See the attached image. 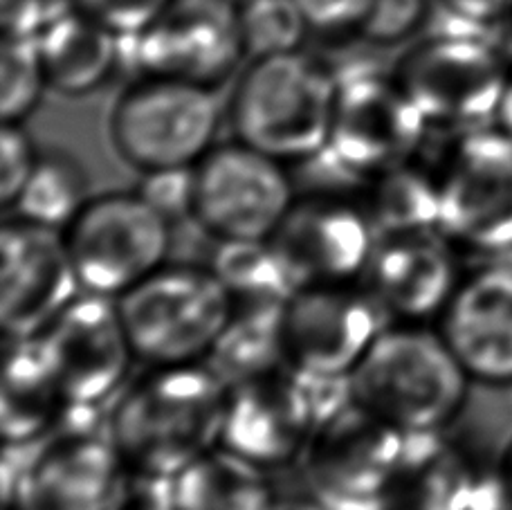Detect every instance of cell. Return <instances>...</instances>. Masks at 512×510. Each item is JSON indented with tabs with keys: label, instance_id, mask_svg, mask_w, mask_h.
Listing matches in <instances>:
<instances>
[{
	"label": "cell",
	"instance_id": "6da1fadb",
	"mask_svg": "<svg viewBox=\"0 0 512 510\" xmlns=\"http://www.w3.org/2000/svg\"><path fill=\"white\" fill-rule=\"evenodd\" d=\"M227 382L209 367H144L106 407V425L137 479L169 481L221 445Z\"/></svg>",
	"mask_w": 512,
	"mask_h": 510
},
{
	"label": "cell",
	"instance_id": "7a4b0ae2",
	"mask_svg": "<svg viewBox=\"0 0 512 510\" xmlns=\"http://www.w3.org/2000/svg\"><path fill=\"white\" fill-rule=\"evenodd\" d=\"M472 387L436 324L389 322L349 378L355 403L405 436L450 432Z\"/></svg>",
	"mask_w": 512,
	"mask_h": 510
},
{
	"label": "cell",
	"instance_id": "3957f363",
	"mask_svg": "<svg viewBox=\"0 0 512 510\" xmlns=\"http://www.w3.org/2000/svg\"><path fill=\"white\" fill-rule=\"evenodd\" d=\"M335 99L337 72L295 50L252 59L225 115L236 140L288 167H306L331 142Z\"/></svg>",
	"mask_w": 512,
	"mask_h": 510
},
{
	"label": "cell",
	"instance_id": "277c9868",
	"mask_svg": "<svg viewBox=\"0 0 512 510\" xmlns=\"http://www.w3.org/2000/svg\"><path fill=\"white\" fill-rule=\"evenodd\" d=\"M115 302L142 367L207 362L234 315L223 279L196 261H167Z\"/></svg>",
	"mask_w": 512,
	"mask_h": 510
},
{
	"label": "cell",
	"instance_id": "5b68a950",
	"mask_svg": "<svg viewBox=\"0 0 512 510\" xmlns=\"http://www.w3.org/2000/svg\"><path fill=\"white\" fill-rule=\"evenodd\" d=\"M225 117L216 88L142 75L117 95L108 140L140 176L194 169L218 144Z\"/></svg>",
	"mask_w": 512,
	"mask_h": 510
},
{
	"label": "cell",
	"instance_id": "8992f818",
	"mask_svg": "<svg viewBox=\"0 0 512 510\" xmlns=\"http://www.w3.org/2000/svg\"><path fill=\"white\" fill-rule=\"evenodd\" d=\"M137 484L106 409L70 407L57 430L25 448L16 510H126Z\"/></svg>",
	"mask_w": 512,
	"mask_h": 510
},
{
	"label": "cell",
	"instance_id": "52a82bcc",
	"mask_svg": "<svg viewBox=\"0 0 512 510\" xmlns=\"http://www.w3.org/2000/svg\"><path fill=\"white\" fill-rule=\"evenodd\" d=\"M512 68L479 30H438L398 61L393 77L432 135L492 126Z\"/></svg>",
	"mask_w": 512,
	"mask_h": 510
},
{
	"label": "cell",
	"instance_id": "ba28073f",
	"mask_svg": "<svg viewBox=\"0 0 512 510\" xmlns=\"http://www.w3.org/2000/svg\"><path fill=\"white\" fill-rule=\"evenodd\" d=\"M438 230L474 259H512V138L499 126L441 135Z\"/></svg>",
	"mask_w": 512,
	"mask_h": 510
},
{
	"label": "cell",
	"instance_id": "9c48e42d",
	"mask_svg": "<svg viewBox=\"0 0 512 510\" xmlns=\"http://www.w3.org/2000/svg\"><path fill=\"white\" fill-rule=\"evenodd\" d=\"M349 398V382L313 380L279 364L227 385L221 445L270 472L295 466L322 418Z\"/></svg>",
	"mask_w": 512,
	"mask_h": 510
},
{
	"label": "cell",
	"instance_id": "30bf717a",
	"mask_svg": "<svg viewBox=\"0 0 512 510\" xmlns=\"http://www.w3.org/2000/svg\"><path fill=\"white\" fill-rule=\"evenodd\" d=\"M173 230L176 223L135 187L93 194L63 239L84 293L120 299L171 261Z\"/></svg>",
	"mask_w": 512,
	"mask_h": 510
},
{
	"label": "cell",
	"instance_id": "8fae6325",
	"mask_svg": "<svg viewBox=\"0 0 512 510\" xmlns=\"http://www.w3.org/2000/svg\"><path fill=\"white\" fill-rule=\"evenodd\" d=\"M292 167L232 138L191 171V221L214 243L270 241L299 196Z\"/></svg>",
	"mask_w": 512,
	"mask_h": 510
},
{
	"label": "cell",
	"instance_id": "7c38bea8",
	"mask_svg": "<svg viewBox=\"0 0 512 510\" xmlns=\"http://www.w3.org/2000/svg\"><path fill=\"white\" fill-rule=\"evenodd\" d=\"M432 131L393 75L337 72L331 142L324 158L353 185L416 158Z\"/></svg>",
	"mask_w": 512,
	"mask_h": 510
},
{
	"label": "cell",
	"instance_id": "4fadbf2b",
	"mask_svg": "<svg viewBox=\"0 0 512 510\" xmlns=\"http://www.w3.org/2000/svg\"><path fill=\"white\" fill-rule=\"evenodd\" d=\"M407 436L353 398L322 418L301 457L306 488L331 510H387Z\"/></svg>",
	"mask_w": 512,
	"mask_h": 510
},
{
	"label": "cell",
	"instance_id": "5bb4252c",
	"mask_svg": "<svg viewBox=\"0 0 512 510\" xmlns=\"http://www.w3.org/2000/svg\"><path fill=\"white\" fill-rule=\"evenodd\" d=\"M387 324L362 281L299 286L281 306L283 364L313 380L349 382Z\"/></svg>",
	"mask_w": 512,
	"mask_h": 510
},
{
	"label": "cell",
	"instance_id": "9a60e30c",
	"mask_svg": "<svg viewBox=\"0 0 512 510\" xmlns=\"http://www.w3.org/2000/svg\"><path fill=\"white\" fill-rule=\"evenodd\" d=\"M380 232L355 187L299 191L270 243L295 288L362 281Z\"/></svg>",
	"mask_w": 512,
	"mask_h": 510
},
{
	"label": "cell",
	"instance_id": "2e32d148",
	"mask_svg": "<svg viewBox=\"0 0 512 510\" xmlns=\"http://www.w3.org/2000/svg\"><path fill=\"white\" fill-rule=\"evenodd\" d=\"M72 407L106 409L133 378L135 358L115 299L81 293L36 335Z\"/></svg>",
	"mask_w": 512,
	"mask_h": 510
},
{
	"label": "cell",
	"instance_id": "e0dca14e",
	"mask_svg": "<svg viewBox=\"0 0 512 510\" xmlns=\"http://www.w3.org/2000/svg\"><path fill=\"white\" fill-rule=\"evenodd\" d=\"M133 43L142 75L207 88L223 86L248 57L236 0H171Z\"/></svg>",
	"mask_w": 512,
	"mask_h": 510
},
{
	"label": "cell",
	"instance_id": "ac0fdd59",
	"mask_svg": "<svg viewBox=\"0 0 512 510\" xmlns=\"http://www.w3.org/2000/svg\"><path fill=\"white\" fill-rule=\"evenodd\" d=\"M84 293L63 230L5 214L0 230V324L5 340L36 338Z\"/></svg>",
	"mask_w": 512,
	"mask_h": 510
},
{
	"label": "cell",
	"instance_id": "d6986e66",
	"mask_svg": "<svg viewBox=\"0 0 512 510\" xmlns=\"http://www.w3.org/2000/svg\"><path fill=\"white\" fill-rule=\"evenodd\" d=\"M461 257L438 227L380 234L362 284L389 322L436 324L465 272Z\"/></svg>",
	"mask_w": 512,
	"mask_h": 510
},
{
	"label": "cell",
	"instance_id": "ffe728a7",
	"mask_svg": "<svg viewBox=\"0 0 512 510\" xmlns=\"http://www.w3.org/2000/svg\"><path fill=\"white\" fill-rule=\"evenodd\" d=\"M436 329L474 385L512 387V259L465 268Z\"/></svg>",
	"mask_w": 512,
	"mask_h": 510
},
{
	"label": "cell",
	"instance_id": "44dd1931",
	"mask_svg": "<svg viewBox=\"0 0 512 510\" xmlns=\"http://www.w3.org/2000/svg\"><path fill=\"white\" fill-rule=\"evenodd\" d=\"M387 510H510L497 470L450 441V434L407 436Z\"/></svg>",
	"mask_w": 512,
	"mask_h": 510
},
{
	"label": "cell",
	"instance_id": "7402d4cb",
	"mask_svg": "<svg viewBox=\"0 0 512 510\" xmlns=\"http://www.w3.org/2000/svg\"><path fill=\"white\" fill-rule=\"evenodd\" d=\"M70 400L36 338L5 340L0 427L3 443L32 448L70 412Z\"/></svg>",
	"mask_w": 512,
	"mask_h": 510
},
{
	"label": "cell",
	"instance_id": "603a6c76",
	"mask_svg": "<svg viewBox=\"0 0 512 510\" xmlns=\"http://www.w3.org/2000/svg\"><path fill=\"white\" fill-rule=\"evenodd\" d=\"M36 41L48 84L61 97L95 95L120 66V36L79 7L54 14Z\"/></svg>",
	"mask_w": 512,
	"mask_h": 510
},
{
	"label": "cell",
	"instance_id": "cb8c5ba5",
	"mask_svg": "<svg viewBox=\"0 0 512 510\" xmlns=\"http://www.w3.org/2000/svg\"><path fill=\"white\" fill-rule=\"evenodd\" d=\"M272 472L216 445L169 481L171 510H274Z\"/></svg>",
	"mask_w": 512,
	"mask_h": 510
},
{
	"label": "cell",
	"instance_id": "d4e9b609",
	"mask_svg": "<svg viewBox=\"0 0 512 510\" xmlns=\"http://www.w3.org/2000/svg\"><path fill=\"white\" fill-rule=\"evenodd\" d=\"M360 194L380 234L438 227V173L427 151L369 178Z\"/></svg>",
	"mask_w": 512,
	"mask_h": 510
},
{
	"label": "cell",
	"instance_id": "484cf974",
	"mask_svg": "<svg viewBox=\"0 0 512 510\" xmlns=\"http://www.w3.org/2000/svg\"><path fill=\"white\" fill-rule=\"evenodd\" d=\"M90 198V171L79 156L63 147H43L30 182L7 214L66 230Z\"/></svg>",
	"mask_w": 512,
	"mask_h": 510
},
{
	"label": "cell",
	"instance_id": "4316f807",
	"mask_svg": "<svg viewBox=\"0 0 512 510\" xmlns=\"http://www.w3.org/2000/svg\"><path fill=\"white\" fill-rule=\"evenodd\" d=\"M281 306H234L232 322L207 360L227 385L283 364Z\"/></svg>",
	"mask_w": 512,
	"mask_h": 510
},
{
	"label": "cell",
	"instance_id": "83f0119b",
	"mask_svg": "<svg viewBox=\"0 0 512 510\" xmlns=\"http://www.w3.org/2000/svg\"><path fill=\"white\" fill-rule=\"evenodd\" d=\"M212 266L230 290L234 306H279L295 290L270 241L214 243Z\"/></svg>",
	"mask_w": 512,
	"mask_h": 510
},
{
	"label": "cell",
	"instance_id": "f1b7e54d",
	"mask_svg": "<svg viewBox=\"0 0 512 510\" xmlns=\"http://www.w3.org/2000/svg\"><path fill=\"white\" fill-rule=\"evenodd\" d=\"M45 75L39 41L3 36L0 50V115L3 124H25L39 111L45 90Z\"/></svg>",
	"mask_w": 512,
	"mask_h": 510
},
{
	"label": "cell",
	"instance_id": "f546056e",
	"mask_svg": "<svg viewBox=\"0 0 512 510\" xmlns=\"http://www.w3.org/2000/svg\"><path fill=\"white\" fill-rule=\"evenodd\" d=\"M239 21L252 59L301 50L310 30L297 0H239Z\"/></svg>",
	"mask_w": 512,
	"mask_h": 510
},
{
	"label": "cell",
	"instance_id": "4dcf8cb0",
	"mask_svg": "<svg viewBox=\"0 0 512 510\" xmlns=\"http://www.w3.org/2000/svg\"><path fill=\"white\" fill-rule=\"evenodd\" d=\"M43 147L25 124H3L0 133V205L5 214L16 205L39 165Z\"/></svg>",
	"mask_w": 512,
	"mask_h": 510
},
{
	"label": "cell",
	"instance_id": "1f68e13d",
	"mask_svg": "<svg viewBox=\"0 0 512 510\" xmlns=\"http://www.w3.org/2000/svg\"><path fill=\"white\" fill-rule=\"evenodd\" d=\"M425 16L427 0H371L360 34L369 43L393 45L414 34Z\"/></svg>",
	"mask_w": 512,
	"mask_h": 510
},
{
	"label": "cell",
	"instance_id": "d6a6232c",
	"mask_svg": "<svg viewBox=\"0 0 512 510\" xmlns=\"http://www.w3.org/2000/svg\"><path fill=\"white\" fill-rule=\"evenodd\" d=\"M81 12L108 27L120 39L142 34L171 0H75Z\"/></svg>",
	"mask_w": 512,
	"mask_h": 510
},
{
	"label": "cell",
	"instance_id": "836d02e7",
	"mask_svg": "<svg viewBox=\"0 0 512 510\" xmlns=\"http://www.w3.org/2000/svg\"><path fill=\"white\" fill-rule=\"evenodd\" d=\"M191 171L194 169L146 173L137 189L176 225L191 221Z\"/></svg>",
	"mask_w": 512,
	"mask_h": 510
},
{
	"label": "cell",
	"instance_id": "e575fe53",
	"mask_svg": "<svg viewBox=\"0 0 512 510\" xmlns=\"http://www.w3.org/2000/svg\"><path fill=\"white\" fill-rule=\"evenodd\" d=\"M310 30L346 32L358 30L367 18L371 0H297Z\"/></svg>",
	"mask_w": 512,
	"mask_h": 510
},
{
	"label": "cell",
	"instance_id": "d590c367",
	"mask_svg": "<svg viewBox=\"0 0 512 510\" xmlns=\"http://www.w3.org/2000/svg\"><path fill=\"white\" fill-rule=\"evenodd\" d=\"M52 16L45 0H0V27L12 39H39Z\"/></svg>",
	"mask_w": 512,
	"mask_h": 510
},
{
	"label": "cell",
	"instance_id": "8d00e7d4",
	"mask_svg": "<svg viewBox=\"0 0 512 510\" xmlns=\"http://www.w3.org/2000/svg\"><path fill=\"white\" fill-rule=\"evenodd\" d=\"M445 7L459 21L490 30L512 12V0H445Z\"/></svg>",
	"mask_w": 512,
	"mask_h": 510
},
{
	"label": "cell",
	"instance_id": "74e56055",
	"mask_svg": "<svg viewBox=\"0 0 512 510\" xmlns=\"http://www.w3.org/2000/svg\"><path fill=\"white\" fill-rule=\"evenodd\" d=\"M155 484H158V481L140 479L133 502L126 506V510H171V506H169V484L160 488L158 493L153 495L151 488Z\"/></svg>",
	"mask_w": 512,
	"mask_h": 510
},
{
	"label": "cell",
	"instance_id": "f35d334b",
	"mask_svg": "<svg viewBox=\"0 0 512 510\" xmlns=\"http://www.w3.org/2000/svg\"><path fill=\"white\" fill-rule=\"evenodd\" d=\"M274 510H331L322 499H319L313 490H304V493L292 495H279V502Z\"/></svg>",
	"mask_w": 512,
	"mask_h": 510
},
{
	"label": "cell",
	"instance_id": "ab89813d",
	"mask_svg": "<svg viewBox=\"0 0 512 510\" xmlns=\"http://www.w3.org/2000/svg\"><path fill=\"white\" fill-rule=\"evenodd\" d=\"M495 470H497L501 490H504L506 502H508V506L512 510V439L506 443L504 452H501L499 461L495 463Z\"/></svg>",
	"mask_w": 512,
	"mask_h": 510
},
{
	"label": "cell",
	"instance_id": "60d3db41",
	"mask_svg": "<svg viewBox=\"0 0 512 510\" xmlns=\"http://www.w3.org/2000/svg\"><path fill=\"white\" fill-rule=\"evenodd\" d=\"M495 126H499L501 131L508 133L510 138H512V72H510L508 84H506V88H504V95H501Z\"/></svg>",
	"mask_w": 512,
	"mask_h": 510
},
{
	"label": "cell",
	"instance_id": "b9f144b4",
	"mask_svg": "<svg viewBox=\"0 0 512 510\" xmlns=\"http://www.w3.org/2000/svg\"><path fill=\"white\" fill-rule=\"evenodd\" d=\"M9 510H16V508H9Z\"/></svg>",
	"mask_w": 512,
	"mask_h": 510
}]
</instances>
